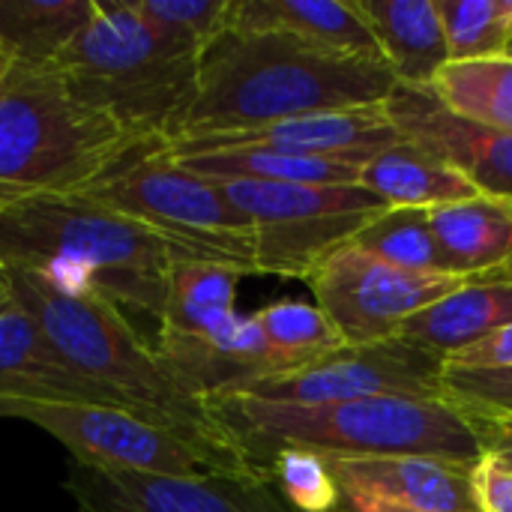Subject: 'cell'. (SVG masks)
I'll return each instance as SVG.
<instances>
[{"label":"cell","instance_id":"29","mask_svg":"<svg viewBox=\"0 0 512 512\" xmlns=\"http://www.w3.org/2000/svg\"><path fill=\"white\" fill-rule=\"evenodd\" d=\"M258 471L294 512H339L342 492L324 456L306 450H279Z\"/></svg>","mask_w":512,"mask_h":512},{"label":"cell","instance_id":"7","mask_svg":"<svg viewBox=\"0 0 512 512\" xmlns=\"http://www.w3.org/2000/svg\"><path fill=\"white\" fill-rule=\"evenodd\" d=\"M162 147L129 153L81 195L147 225L180 258L222 264L243 276L258 273L252 222L225 198L216 180L180 168Z\"/></svg>","mask_w":512,"mask_h":512},{"label":"cell","instance_id":"40","mask_svg":"<svg viewBox=\"0 0 512 512\" xmlns=\"http://www.w3.org/2000/svg\"><path fill=\"white\" fill-rule=\"evenodd\" d=\"M510 54H512V51H510Z\"/></svg>","mask_w":512,"mask_h":512},{"label":"cell","instance_id":"27","mask_svg":"<svg viewBox=\"0 0 512 512\" xmlns=\"http://www.w3.org/2000/svg\"><path fill=\"white\" fill-rule=\"evenodd\" d=\"M351 243L399 270L426 276H456L450 258L444 255L432 231L429 210L420 207H387Z\"/></svg>","mask_w":512,"mask_h":512},{"label":"cell","instance_id":"23","mask_svg":"<svg viewBox=\"0 0 512 512\" xmlns=\"http://www.w3.org/2000/svg\"><path fill=\"white\" fill-rule=\"evenodd\" d=\"M96 9L99 0H0V51L12 66H54Z\"/></svg>","mask_w":512,"mask_h":512},{"label":"cell","instance_id":"14","mask_svg":"<svg viewBox=\"0 0 512 512\" xmlns=\"http://www.w3.org/2000/svg\"><path fill=\"white\" fill-rule=\"evenodd\" d=\"M384 105L405 141L441 156L480 195L512 201V132L453 114L429 87L396 84Z\"/></svg>","mask_w":512,"mask_h":512},{"label":"cell","instance_id":"2","mask_svg":"<svg viewBox=\"0 0 512 512\" xmlns=\"http://www.w3.org/2000/svg\"><path fill=\"white\" fill-rule=\"evenodd\" d=\"M180 255L147 225L81 195H27L0 210V264L93 294L156 327Z\"/></svg>","mask_w":512,"mask_h":512},{"label":"cell","instance_id":"35","mask_svg":"<svg viewBox=\"0 0 512 512\" xmlns=\"http://www.w3.org/2000/svg\"><path fill=\"white\" fill-rule=\"evenodd\" d=\"M339 492H342L339 512H423L411 510V507H399V504H390V501H381V498H372V495H363V492H348V489H339Z\"/></svg>","mask_w":512,"mask_h":512},{"label":"cell","instance_id":"26","mask_svg":"<svg viewBox=\"0 0 512 512\" xmlns=\"http://www.w3.org/2000/svg\"><path fill=\"white\" fill-rule=\"evenodd\" d=\"M252 318L264 336L273 375L309 366L345 345L333 321L306 300H276L252 312Z\"/></svg>","mask_w":512,"mask_h":512},{"label":"cell","instance_id":"28","mask_svg":"<svg viewBox=\"0 0 512 512\" xmlns=\"http://www.w3.org/2000/svg\"><path fill=\"white\" fill-rule=\"evenodd\" d=\"M450 63L492 60L512 51V0H438Z\"/></svg>","mask_w":512,"mask_h":512},{"label":"cell","instance_id":"19","mask_svg":"<svg viewBox=\"0 0 512 512\" xmlns=\"http://www.w3.org/2000/svg\"><path fill=\"white\" fill-rule=\"evenodd\" d=\"M366 18L387 69L405 87H432L450 63L438 0H354Z\"/></svg>","mask_w":512,"mask_h":512},{"label":"cell","instance_id":"6","mask_svg":"<svg viewBox=\"0 0 512 512\" xmlns=\"http://www.w3.org/2000/svg\"><path fill=\"white\" fill-rule=\"evenodd\" d=\"M141 147L156 144L75 99L54 66H12L0 81V189L81 192Z\"/></svg>","mask_w":512,"mask_h":512},{"label":"cell","instance_id":"3","mask_svg":"<svg viewBox=\"0 0 512 512\" xmlns=\"http://www.w3.org/2000/svg\"><path fill=\"white\" fill-rule=\"evenodd\" d=\"M207 405L255 471L279 450H306L324 459L423 456L459 468H477L486 456L474 423L447 399L381 396L303 408L225 393Z\"/></svg>","mask_w":512,"mask_h":512},{"label":"cell","instance_id":"25","mask_svg":"<svg viewBox=\"0 0 512 512\" xmlns=\"http://www.w3.org/2000/svg\"><path fill=\"white\" fill-rule=\"evenodd\" d=\"M453 114L512 132V54L447 63L429 87Z\"/></svg>","mask_w":512,"mask_h":512},{"label":"cell","instance_id":"33","mask_svg":"<svg viewBox=\"0 0 512 512\" xmlns=\"http://www.w3.org/2000/svg\"><path fill=\"white\" fill-rule=\"evenodd\" d=\"M447 366H465V369H510L512 366V324L492 333L480 345L462 351Z\"/></svg>","mask_w":512,"mask_h":512},{"label":"cell","instance_id":"13","mask_svg":"<svg viewBox=\"0 0 512 512\" xmlns=\"http://www.w3.org/2000/svg\"><path fill=\"white\" fill-rule=\"evenodd\" d=\"M402 135L393 126L387 105L351 108V111H324L291 117L255 129L237 132H210L177 138L162 150L171 156L180 153H204V150H276V153H297V156H321V159H342L354 165H366L378 150L399 144Z\"/></svg>","mask_w":512,"mask_h":512},{"label":"cell","instance_id":"39","mask_svg":"<svg viewBox=\"0 0 512 512\" xmlns=\"http://www.w3.org/2000/svg\"><path fill=\"white\" fill-rule=\"evenodd\" d=\"M492 279H501V282H512V261L507 264V267H504V270H498V273H495Z\"/></svg>","mask_w":512,"mask_h":512},{"label":"cell","instance_id":"18","mask_svg":"<svg viewBox=\"0 0 512 512\" xmlns=\"http://www.w3.org/2000/svg\"><path fill=\"white\" fill-rule=\"evenodd\" d=\"M510 324L512 282L477 279L408 318L396 336L450 363Z\"/></svg>","mask_w":512,"mask_h":512},{"label":"cell","instance_id":"11","mask_svg":"<svg viewBox=\"0 0 512 512\" xmlns=\"http://www.w3.org/2000/svg\"><path fill=\"white\" fill-rule=\"evenodd\" d=\"M306 282L345 345H372L393 339L408 318L477 279L399 270L348 243Z\"/></svg>","mask_w":512,"mask_h":512},{"label":"cell","instance_id":"17","mask_svg":"<svg viewBox=\"0 0 512 512\" xmlns=\"http://www.w3.org/2000/svg\"><path fill=\"white\" fill-rule=\"evenodd\" d=\"M228 27L279 30L327 51L384 63V54L354 0H234Z\"/></svg>","mask_w":512,"mask_h":512},{"label":"cell","instance_id":"10","mask_svg":"<svg viewBox=\"0 0 512 512\" xmlns=\"http://www.w3.org/2000/svg\"><path fill=\"white\" fill-rule=\"evenodd\" d=\"M444 366L441 357L393 336L372 345H342L309 366L246 384L234 390V396L303 408L381 396L441 399Z\"/></svg>","mask_w":512,"mask_h":512},{"label":"cell","instance_id":"4","mask_svg":"<svg viewBox=\"0 0 512 512\" xmlns=\"http://www.w3.org/2000/svg\"><path fill=\"white\" fill-rule=\"evenodd\" d=\"M9 279L15 303L33 315L75 372L108 390L132 414H141L234 465L252 468L219 429L207 399L192 393L171 372L165 357L138 333L126 312L102 297L63 291L30 270H9Z\"/></svg>","mask_w":512,"mask_h":512},{"label":"cell","instance_id":"15","mask_svg":"<svg viewBox=\"0 0 512 512\" xmlns=\"http://www.w3.org/2000/svg\"><path fill=\"white\" fill-rule=\"evenodd\" d=\"M0 399H51L123 408L108 390L75 372L60 357V351L48 342L33 315L15 303V297L0 312Z\"/></svg>","mask_w":512,"mask_h":512},{"label":"cell","instance_id":"37","mask_svg":"<svg viewBox=\"0 0 512 512\" xmlns=\"http://www.w3.org/2000/svg\"><path fill=\"white\" fill-rule=\"evenodd\" d=\"M21 195H15V192H9V189H0V210L6 207V204H12V201H18Z\"/></svg>","mask_w":512,"mask_h":512},{"label":"cell","instance_id":"31","mask_svg":"<svg viewBox=\"0 0 512 512\" xmlns=\"http://www.w3.org/2000/svg\"><path fill=\"white\" fill-rule=\"evenodd\" d=\"M132 6L162 33L204 51L228 27L234 0H132Z\"/></svg>","mask_w":512,"mask_h":512},{"label":"cell","instance_id":"8","mask_svg":"<svg viewBox=\"0 0 512 512\" xmlns=\"http://www.w3.org/2000/svg\"><path fill=\"white\" fill-rule=\"evenodd\" d=\"M210 180V177H207ZM225 198L255 228L258 273L309 279L318 264L348 246L387 204L351 186H288L255 180H216Z\"/></svg>","mask_w":512,"mask_h":512},{"label":"cell","instance_id":"22","mask_svg":"<svg viewBox=\"0 0 512 512\" xmlns=\"http://www.w3.org/2000/svg\"><path fill=\"white\" fill-rule=\"evenodd\" d=\"M243 273L210 264L177 258L168 279V300L156 330V339H207L228 327L237 312V285Z\"/></svg>","mask_w":512,"mask_h":512},{"label":"cell","instance_id":"32","mask_svg":"<svg viewBox=\"0 0 512 512\" xmlns=\"http://www.w3.org/2000/svg\"><path fill=\"white\" fill-rule=\"evenodd\" d=\"M480 512H512V471L495 456H483L471 471Z\"/></svg>","mask_w":512,"mask_h":512},{"label":"cell","instance_id":"30","mask_svg":"<svg viewBox=\"0 0 512 512\" xmlns=\"http://www.w3.org/2000/svg\"><path fill=\"white\" fill-rule=\"evenodd\" d=\"M441 399H447L474 426H512V366L510 369L444 366Z\"/></svg>","mask_w":512,"mask_h":512},{"label":"cell","instance_id":"38","mask_svg":"<svg viewBox=\"0 0 512 512\" xmlns=\"http://www.w3.org/2000/svg\"><path fill=\"white\" fill-rule=\"evenodd\" d=\"M9 69H12V60H9V57H6V54L0 51V81H3L6 75H9Z\"/></svg>","mask_w":512,"mask_h":512},{"label":"cell","instance_id":"12","mask_svg":"<svg viewBox=\"0 0 512 512\" xmlns=\"http://www.w3.org/2000/svg\"><path fill=\"white\" fill-rule=\"evenodd\" d=\"M78 512H294L264 474H129L72 465L63 483Z\"/></svg>","mask_w":512,"mask_h":512},{"label":"cell","instance_id":"20","mask_svg":"<svg viewBox=\"0 0 512 512\" xmlns=\"http://www.w3.org/2000/svg\"><path fill=\"white\" fill-rule=\"evenodd\" d=\"M432 231L456 276L492 279L512 261V201L474 195L429 210Z\"/></svg>","mask_w":512,"mask_h":512},{"label":"cell","instance_id":"9","mask_svg":"<svg viewBox=\"0 0 512 512\" xmlns=\"http://www.w3.org/2000/svg\"><path fill=\"white\" fill-rule=\"evenodd\" d=\"M0 417L24 420L66 447L72 465L96 471L129 474H261L234 465L183 435L162 429L141 414L87 405V402H51V399H0Z\"/></svg>","mask_w":512,"mask_h":512},{"label":"cell","instance_id":"24","mask_svg":"<svg viewBox=\"0 0 512 512\" xmlns=\"http://www.w3.org/2000/svg\"><path fill=\"white\" fill-rule=\"evenodd\" d=\"M165 153V150H162ZM180 168L210 180H255V183H288V186H351L360 183V168L342 159L297 156L276 150H204L171 156Z\"/></svg>","mask_w":512,"mask_h":512},{"label":"cell","instance_id":"21","mask_svg":"<svg viewBox=\"0 0 512 512\" xmlns=\"http://www.w3.org/2000/svg\"><path fill=\"white\" fill-rule=\"evenodd\" d=\"M360 186L378 195L387 207H444L480 195L453 165L432 150L399 141L378 150L360 168Z\"/></svg>","mask_w":512,"mask_h":512},{"label":"cell","instance_id":"1","mask_svg":"<svg viewBox=\"0 0 512 512\" xmlns=\"http://www.w3.org/2000/svg\"><path fill=\"white\" fill-rule=\"evenodd\" d=\"M396 84L384 63L327 51L279 30L225 27L201 54L195 99L177 138L384 105Z\"/></svg>","mask_w":512,"mask_h":512},{"label":"cell","instance_id":"5","mask_svg":"<svg viewBox=\"0 0 512 512\" xmlns=\"http://www.w3.org/2000/svg\"><path fill=\"white\" fill-rule=\"evenodd\" d=\"M201 48L162 33L132 0H99L96 18L57 57L75 99L147 144H171L192 108Z\"/></svg>","mask_w":512,"mask_h":512},{"label":"cell","instance_id":"16","mask_svg":"<svg viewBox=\"0 0 512 512\" xmlns=\"http://www.w3.org/2000/svg\"><path fill=\"white\" fill-rule=\"evenodd\" d=\"M339 489L423 512H480L471 471L423 456L327 459Z\"/></svg>","mask_w":512,"mask_h":512},{"label":"cell","instance_id":"36","mask_svg":"<svg viewBox=\"0 0 512 512\" xmlns=\"http://www.w3.org/2000/svg\"><path fill=\"white\" fill-rule=\"evenodd\" d=\"M12 303V279H9V270L0 264V312Z\"/></svg>","mask_w":512,"mask_h":512},{"label":"cell","instance_id":"34","mask_svg":"<svg viewBox=\"0 0 512 512\" xmlns=\"http://www.w3.org/2000/svg\"><path fill=\"white\" fill-rule=\"evenodd\" d=\"M486 456H495L512 471V426H474Z\"/></svg>","mask_w":512,"mask_h":512}]
</instances>
